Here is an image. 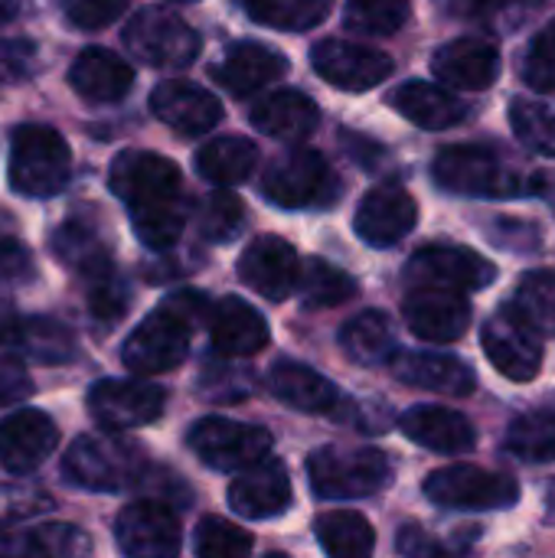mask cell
Segmentation results:
<instances>
[{
  "mask_svg": "<svg viewBox=\"0 0 555 558\" xmlns=\"http://www.w3.org/2000/svg\"><path fill=\"white\" fill-rule=\"evenodd\" d=\"M52 252L62 265H69L72 271H79L82 278H92L98 275L101 268L111 265V252H108V242L101 239V232L72 216L65 219L56 232H52Z\"/></svg>",
  "mask_w": 555,
  "mask_h": 558,
  "instance_id": "obj_33",
  "label": "cell"
},
{
  "mask_svg": "<svg viewBox=\"0 0 555 558\" xmlns=\"http://www.w3.org/2000/svg\"><path fill=\"white\" fill-rule=\"evenodd\" d=\"M298 252L281 239V235H262L252 245H245L239 258V278L245 288L268 301H285L298 288Z\"/></svg>",
  "mask_w": 555,
  "mask_h": 558,
  "instance_id": "obj_18",
  "label": "cell"
},
{
  "mask_svg": "<svg viewBox=\"0 0 555 558\" xmlns=\"http://www.w3.org/2000/svg\"><path fill=\"white\" fill-rule=\"evenodd\" d=\"M311 490L321 500H360L393 481V464L376 448H321L307 458Z\"/></svg>",
  "mask_w": 555,
  "mask_h": 558,
  "instance_id": "obj_5",
  "label": "cell"
},
{
  "mask_svg": "<svg viewBox=\"0 0 555 558\" xmlns=\"http://www.w3.org/2000/svg\"><path fill=\"white\" fill-rule=\"evenodd\" d=\"M111 193L131 209V226L137 239L164 252L186 226V199L180 167L150 150H124L114 157L108 173Z\"/></svg>",
  "mask_w": 555,
  "mask_h": 558,
  "instance_id": "obj_1",
  "label": "cell"
},
{
  "mask_svg": "<svg viewBox=\"0 0 555 558\" xmlns=\"http://www.w3.org/2000/svg\"><path fill=\"white\" fill-rule=\"evenodd\" d=\"M399 428L409 441L438 454H468L478 445L474 425L445 405H415L399 418Z\"/></svg>",
  "mask_w": 555,
  "mask_h": 558,
  "instance_id": "obj_26",
  "label": "cell"
},
{
  "mask_svg": "<svg viewBox=\"0 0 555 558\" xmlns=\"http://www.w3.org/2000/svg\"><path fill=\"white\" fill-rule=\"evenodd\" d=\"M402 317L419 340L455 343L464 337V330L471 324V304L461 291L415 288L402 304Z\"/></svg>",
  "mask_w": 555,
  "mask_h": 558,
  "instance_id": "obj_16",
  "label": "cell"
},
{
  "mask_svg": "<svg viewBox=\"0 0 555 558\" xmlns=\"http://www.w3.org/2000/svg\"><path fill=\"white\" fill-rule=\"evenodd\" d=\"M311 62L324 82L343 92H366L393 75V59L386 52L350 39H321L311 49Z\"/></svg>",
  "mask_w": 555,
  "mask_h": 558,
  "instance_id": "obj_15",
  "label": "cell"
},
{
  "mask_svg": "<svg viewBox=\"0 0 555 558\" xmlns=\"http://www.w3.org/2000/svg\"><path fill=\"white\" fill-rule=\"evenodd\" d=\"M514 304L543 330H555V268L550 271H533L520 281V291Z\"/></svg>",
  "mask_w": 555,
  "mask_h": 558,
  "instance_id": "obj_45",
  "label": "cell"
},
{
  "mask_svg": "<svg viewBox=\"0 0 555 558\" xmlns=\"http://www.w3.org/2000/svg\"><path fill=\"white\" fill-rule=\"evenodd\" d=\"M523 78L536 92H555V20L540 29L523 59Z\"/></svg>",
  "mask_w": 555,
  "mask_h": 558,
  "instance_id": "obj_46",
  "label": "cell"
},
{
  "mask_svg": "<svg viewBox=\"0 0 555 558\" xmlns=\"http://www.w3.org/2000/svg\"><path fill=\"white\" fill-rule=\"evenodd\" d=\"M229 507L242 520H272L291 507V477L281 461L262 458L239 471L229 484Z\"/></svg>",
  "mask_w": 555,
  "mask_h": 558,
  "instance_id": "obj_17",
  "label": "cell"
},
{
  "mask_svg": "<svg viewBox=\"0 0 555 558\" xmlns=\"http://www.w3.org/2000/svg\"><path fill=\"white\" fill-rule=\"evenodd\" d=\"M307 307H337L357 294V281L324 258H307L298 271V288Z\"/></svg>",
  "mask_w": 555,
  "mask_h": 558,
  "instance_id": "obj_37",
  "label": "cell"
},
{
  "mask_svg": "<svg viewBox=\"0 0 555 558\" xmlns=\"http://www.w3.org/2000/svg\"><path fill=\"white\" fill-rule=\"evenodd\" d=\"M72 173V154L59 131L43 124H23L10 141V186L16 196L46 199L65 186Z\"/></svg>",
  "mask_w": 555,
  "mask_h": 558,
  "instance_id": "obj_4",
  "label": "cell"
},
{
  "mask_svg": "<svg viewBox=\"0 0 555 558\" xmlns=\"http://www.w3.org/2000/svg\"><path fill=\"white\" fill-rule=\"evenodd\" d=\"M288 59L265 43H236L213 69V82L236 98H249L272 82L285 78Z\"/></svg>",
  "mask_w": 555,
  "mask_h": 558,
  "instance_id": "obj_23",
  "label": "cell"
},
{
  "mask_svg": "<svg viewBox=\"0 0 555 558\" xmlns=\"http://www.w3.org/2000/svg\"><path fill=\"white\" fill-rule=\"evenodd\" d=\"M118 549L131 558H167L180 553V523L170 504L137 500L114 520Z\"/></svg>",
  "mask_w": 555,
  "mask_h": 558,
  "instance_id": "obj_14",
  "label": "cell"
},
{
  "mask_svg": "<svg viewBox=\"0 0 555 558\" xmlns=\"http://www.w3.org/2000/svg\"><path fill=\"white\" fill-rule=\"evenodd\" d=\"M389 105L412 121L415 128L425 131H448L455 124H461L468 118V105L448 92L445 85H432V82H406L389 95Z\"/></svg>",
  "mask_w": 555,
  "mask_h": 558,
  "instance_id": "obj_27",
  "label": "cell"
},
{
  "mask_svg": "<svg viewBox=\"0 0 555 558\" xmlns=\"http://www.w3.org/2000/svg\"><path fill=\"white\" fill-rule=\"evenodd\" d=\"M49 510V497L36 487H16L7 484L0 487V520H23L29 513Z\"/></svg>",
  "mask_w": 555,
  "mask_h": 558,
  "instance_id": "obj_49",
  "label": "cell"
},
{
  "mask_svg": "<svg viewBox=\"0 0 555 558\" xmlns=\"http://www.w3.org/2000/svg\"><path fill=\"white\" fill-rule=\"evenodd\" d=\"M252 124L275 141H304L321 124V111L304 92L285 88L252 108Z\"/></svg>",
  "mask_w": 555,
  "mask_h": 558,
  "instance_id": "obj_31",
  "label": "cell"
},
{
  "mask_svg": "<svg viewBox=\"0 0 555 558\" xmlns=\"http://www.w3.org/2000/svg\"><path fill=\"white\" fill-rule=\"evenodd\" d=\"M432 72L445 88H461V92H481L497 82L500 75V52L494 43L481 36H461L445 43L432 56Z\"/></svg>",
  "mask_w": 555,
  "mask_h": 558,
  "instance_id": "obj_21",
  "label": "cell"
},
{
  "mask_svg": "<svg viewBox=\"0 0 555 558\" xmlns=\"http://www.w3.org/2000/svg\"><path fill=\"white\" fill-rule=\"evenodd\" d=\"M124 46L134 52L137 62L154 69H183L203 49L196 29L164 7L137 10L134 20L124 26Z\"/></svg>",
  "mask_w": 555,
  "mask_h": 558,
  "instance_id": "obj_7",
  "label": "cell"
},
{
  "mask_svg": "<svg viewBox=\"0 0 555 558\" xmlns=\"http://www.w3.org/2000/svg\"><path fill=\"white\" fill-rule=\"evenodd\" d=\"M131 0H62L65 16L82 26V29H101L108 23H114Z\"/></svg>",
  "mask_w": 555,
  "mask_h": 558,
  "instance_id": "obj_47",
  "label": "cell"
},
{
  "mask_svg": "<svg viewBox=\"0 0 555 558\" xmlns=\"http://www.w3.org/2000/svg\"><path fill=\"white\" fill-rule=\"evenodd\" d=\"M500 3H507V0H455V7H458V10H464V13H484V10H497Z\"/></svg>",
  "mask_w": 555,
  "mask_h": 558,
  "instance_id": "obj_53",
  "label": "cell"
},
{
  "mask_svg": "<svg viewBox=\"0 0 555 558\" xmlns=\"http://www.w3.org/2000/svg\"><path fill=\"white\" fill-rule=\"evenodd\" d=\"M389 366H393L399 383L435 392V396L464 399L478 386L474 369L468 363H461L458 356H448V353H425V350H402L399 353L396 350Z\"/></svg>",
  "mask_w": 555,
  "mask_h": 558,
  "instance_id": "obj_22",
  "label": "cell"
},
{
  "mask_svg": "<svg viewBox=\"0 0 555 558\" xmlns=\"http://www.w3.org/2000/svg\"><path fill=\"white\" fill-rule=\"evenodd\" d=\"M209 340L222 356H252L268 343L265 317L242 298H219L209 314Z\"/></svg>",
  "mask_w": 555,
  "mask_h": 558,
  "instance_id": "obj_25",
  "label": "cell"
},
{
  "mask_svg": "<svg viewBox=\"0 0 555 558\" xmlns=\"http://www.w3.org/2000/svg\"><path fill=\"white\" fill-rule=\"evenodd\" d=\"M36 62V46L29 39H0V82H16L29 75Z\"/></svg>",
  "mask_w": 555,
  "mask_h": 558,
  "instance_id": "obj_50",
  "label": "cell"
},
{
  "mask_svg": "<svg viewBox=\"0 0 555 558\" xmlns=\"http://www.w3.org/2000/svg\"><path fill=\"white\" fill-rule=\"evenodd\" d=\"M314 533H317L321 549L334 558H366L376 546L373 526L366 523V517L353 510H330L317 517Z\"/></svg>",
  "mask_w": 555,
  "mask_h": 558,
  "instance_id": "obj_36",
  "label": "cell"
},
{
  "mask_svg": "<svg viewBox=\"0 0 555 558\" xmlns=\"http://www.w3.org/2000/svg\"><path fill=\"white\" fill-rule=\"evenodd\" d=\"M59 445L56 422L39 409H20L0 422V464L10 474L36 471Z\"/></svg>",
  "mask_w": 555,
  "mask_h": 558,
  "instance_id": "obj_19",
  "label": "cell"
},
{
  "mask_svg": "<svg viewBox=\"0 0 555 558\" xmlns=\"http://www.w3.org/2000/svg\"><path fill=\"white\" fill-rule=\"evenodd\" d=\"M62 477L92 494H118L147 477V454L141 445L118 438V432L82 435L62 458Z\"/></svg>",
  "mask_w": 555,
  "mask_h": 558,
  "instance_id": "obj_3",
  "label": "cell"
},
{
  "mask_svg": "<svg viewBox=\"0 0 555 558\" xmlns=\"http://www.w3.org/2000/svg\"><path fill=\"white\" fill-rule=\"evenodd\" d=\"M173 3H196V0H173Z\"/></svg>",
  "mask_w": 555,
  "mask_h": 558,
  "instance_id": "obj_55",
  "label": "cell"
},
{
  "mask_svg": "<svg viewBox=\"0 0 555 558\" xmlns=\"http://www.w3.org/2000/svg\"><path fill=\"white\" fill-rule=\"evenodd\" d=\"M29 396H33V379L23 369V363H16L10 356H0V409L16 405V402H23Z\"/></svg>",
  "mask_w": 555,
  "mask_h": 558,
  "instance_id": "obj_51",
  "label": "cell"
},
{
  "mask_svg": "<svg viewBox=\"0 0 555 558\" xmlns=\"http://www.w3.org/2000/svg\"><path fill=\"white\" fill-rule=\"evenodd\" d=\"M0 347L16 350L36 363H69L75 356V337L52 317H16L0 327Z\"/></svg>",
  "mask_w": 555,
  "mask_h": 558,
  "instance_id": "obj_28",
  "label": "cell"
},
{
  "mask_svg": "<svg viewBox=\"0 0 555 558\" xmlns=\"http://www.w3.org/2000/svg\"><path fill=\"white\" fill-rule=\"evenodd\" d=\"M252 546H255L252 536L222 517L200 520L196 536H193V553L200 558H242L252 553Z\"/></svg>",
  "mask_w": 555,
  "mask_h": 558,
  "instance_id": "obj_42",
  "label": "cell"
},
{
  "mask_svg": "<svg viewBox=\"0 0 555 558\" xmlns=\"http://www.w3.org/2000/svg\"><path fill=\"white\" fill-rule=\"evenodd\" d=\"M258 163V147L245 137H216L196 150V173L216 186L242 183Z\"/></svg>",
  "mask_w": 555,
  "mask_h": 558,
  "instance_id": "obj_35",
  "label": "cell"
},
{
  "mask_svg": "<svg viewBox=\"0 0 555 558\" xmlns=\"http://www.w3.org/2000/svg\"><path fill=\"white\" fill-rule=\"evenodd\" d=\"M245 13L272 29H314L327 20L330 0H242Z\"/></svg>",
  "mask_w": 555,
  "mask_h": 558,
  "instance_id": "obj_38",
  "label": "cell"
},
{
  "mask_svg": "<svg viewBox=\"0 0 555 558\" xmlns=\"http://www.w3.org/2000/svg\"><path fill=\"white\" fill-rule=\"evenodd\" d=\"M409 0H347L343 26L357 36H393L409 23Z\"/></svg>",
  "mask_w": 555,
  "mask_h": 558,
  "instance_id": "obj_40",
  "label": "cell"
},
{
  "mask_svg": "<svg viewBox=\"0 0 555 558\" xmlns=\"http://www.w3.org/2000/svg\"><path fill=\"white\" fill-rule=\"evenodd\" d=\"M242 216H245V209H242L239 196H232L226 190L203 196L196 206V226L206 242H229L242 229Z\"/></svg>",
  "mask_w": 555,
  "mask_h": 558,
  "instance_id": "obj_43",
  "label": "cell"
},
{
  "mask_svg": "<svg viewBox=\"0 0 555 558\" xmlns=\"http://www.w3.org/2000/svg\"><path fill=\"white\" fill-rule=\"evenodd\" d=\"M265 196L281 209H304V206H324L334 199L337 177L324 154L317 150H291L265 170L262 180Z\"/></svg>",
  "mask_w": 555,
  "mask_h": 558,
  "instance_id": "obj_10",
  "label": "cell"
},
{
  "mask_svg": "<svg viewBox=\"0 0 555 558\" xmlns=\"http://www.w3.org/2000/svg\"><path fill=\"white\" fill-rule=\"evenodd\" d=\"M150 111L173 131L180 134H206L219 124L222 105L213 92L200 88L196 82L186 78H170L160 82L150 92Z\"/></svg>",
  "mask_w": 555,
  "mask_h": 558,
  "instance_id": "obj_24",
  "label": "cell"
},
{
  "mask_svg": "<svg viewBox=\"0 0 555 558\" xmlns=\"http://www.w3.org/2000/svg\"><path fill=\"white\" fill-rule=\"evenodd\" d=\"M415 219H419V206L406 190L376 186L363 196L357 219H353V229L366 245L389 248L415 229Z\"/></svg>",
  "mask_w": 555,
  "mask_h": 558,
  "instance_id": "obj_20",
  "label": "cell"
},
{
  "mask_svg": "<svg viewBox=\"0 0 555 558\" xmlns=\"http://www.w3.org/2000/svg\"><path fill=\"white\" fill-rule=\"evenodd\" d=\"M399 553H402V556H435V553H438V546H435V543H429L422 530L406 526V530H402V536H399Z\"/></svg>",
  "mask_w": 555,
  "mask_h": 558,
  "instance_id": "obj_52",
  "label": "cell"
},
{
  "mask_svg": "<svg viewBox=\"0 0 555 558\" xmlns=\"http://www.w3.org/2000/svg\"><path fill=\"white\" fill-rule=\"evenodd\" d=\"M69 85L88 101H121L134 85V69L121 56L95 46L75 56L69 69Z\"/></svg>",
  "mask_w": 555,
  "mask_h": 558,
  "instance_id": "obj_29",
  "label": "cell"
},
{
  "mask_svg": "<svg viewBox=\"0 0 555 558\" xmlns=\"http://www.w3.org/2000/svg\"><path fill=\"white\" fill-rule=\"evenodd\" d=\"M92 553L85 530L72 523H43L23 533H0V558H79Z\"/></svg>",
  "mask_w": 555,
  "mask_h": 558,
  "instance_id": "obj_32",
  "label": "cell"
},
{
  "mask_svg": "<svg viewBox=\"0 0 555 558\" xmlns=\"http://www.w3.org/2000/svg\"><path fill=\"white\" fill-rule=\"evenodd\" d=\"M340 347L343 353L360 363V366H383L393 360L396 347V330L393 320L383 311H363L357 314L343 330H340Z\"/></svg>",
  "mask_w": 555,
  "mask_h": 558,
  "instance_id": "obj_34",
  "label": "cell"
},
{
  "mask_svg": "<svg viewBox=\"0 0 555 558\" xmlns=\"http://www.w3.org/2000/svg\"><path fill=\"white\" fill-rule=\"evenodd\" d=\"M481 343L497 373L514 383H530L543 366V333L517 304L500 307L484 324Z\"/></svg>",
  "mask_w": 555,
  "mask_h": 558,
  "instance_id": "obj_8",
  "label": "cell"
},
{
  "mask_svg": "<svg viewBox=\"0 0 555 558\" xmlns=\"http://www.w3.org/2000/svg\"><path fill=\"white\" fill-rule=\"evenodd\" d=\"M510 124L530 150L543 157H555V101H546V98L514 101Z\"/></svg>",
  "mask_w": 555,
  "mask_h": 558,
  "instance_id": "obj_41",
  "label": "cell"
},
{
  "mask_svg": "<svg viewBox=\"0 0 555 558\" xmlns=\"http://www.w3.org/2000/svg\"><path fill=\"white\" fill-rule=\"evenodd\" d=\"M209 314L200 291L170 294L154 314H147L124 340L121 360L134 376H160L186 360L193 327Z\"/></svg>",
  "mask_w": 555,
  "mask_h": 558,
  "instance_id": "obj_2",
  "label": "cell"
},
{
  "mask_svg": "<svg viewBox=\"0 0 555 558\" xmlns=\"http://www.w3.org/2000/svg\"><path fill=\"white\" fill-rule=\"evenodd\" d=\"M167 392L147 379H101L88 389V415L105 432H131L160 418Z\"/></svg>",
  "mask_w": 555,
  "mask_h": 558,
  "instance_id": "obj_13",
  "label": "cell"
},
{
  "mask_svg": "<svg viewBox=\"0 0 555 558\" xmlns=\"http://www.w3.org/2000/svg\"><path fill=\"white\" fill-rule=\"evenodd\" d=\"M432 177L442 190L458 196H527L530 190L517 170L481 144L445 147L432 163Z\"/></svg>",
  "mask_w": 555,
  "mask_h": 558,
  "instance_id": "obj_6",
  "label": "cell"
},
{
  "mask_svg": "<svg viewBox=\"0 0 555 558\" xmlns=\"http://www.w3.org/2000/svg\"><path fill=\"white\" fill-rule=\"evenodd\" d=\"M425 497L448 510H507L520 500V484L510 474L451 464L425 481Z\"/></svg>",
  "mask_w": 555,
  "mask_h": 558,
  "instance_id": "obj_9",
  "label": "cell"
},
{
  "mask_svg": "<svg viewBox=\"0 0 555 558\" xmlns=\"http://www.w3.org/2000/svg\"><path fill=\"white\" fill-rule=\"evenodd\" d=\"M268 389L288 409H298V412H307V415L334 412L337 402H340V392L327 376H321L317 369H311L304 363H291V360H281V363L272 366Z\"/></svg>",
  "mask_w": 555,
  "mask_h": 558,
  "instance_id": "obj_30",
  "label": "cell"
},
{
  "mask_svg": "<svg viewBox=\"0 0 555 558\" xmlns=\"http://www.w3.org/2000/svg\"><path fill=\"white\" fill-rule=\"evenodd\" d=\"M507 451L527 464H550L555 461V415L553 412H530L520 415L507 428Z\"/></svg>",
  "mask_w": 555,
  "mask_h": 558,
  "instance_id": "obj_39",
  "label": "cell"
},
{
  "mask_svg": "<svg viewBox=\"0 0 555 558\" xmlns=\"http://www.w3.org/2000/svg\"><path fill=\"white\" fill-rule=\"evenodd\" d=\"M406 278L415 288H445L468 294L494 284L497 268L484 255L461 245H425L409 258Z\"/></svg>",
  "mask_w": 555,
  "mask_h": 558,
  "instance_id": "obj_12",
  "label": "cell"
},
{
  "mask_svg": "<svg viewBox=\"0 0 555 558\" xmlns=\"http://www.w3.org/2000/svg\"><path fill=\"white\" fill-rule=\"evenodd\" d=\"M33 268V258L26 252V245L10 232L7 216H0V284H13L23 281Z\"/></svg>",
  "mask_w": 555,
  "mask_h": 558,
  "instance_id": "obj_48",
  "label": "cell"
},
{
  "mask_svg": "<svg viewBox=\"0 0 555 558\" xmlns=\"http://www.w3.org/2000/svg\"><path fill=\"white\" fill-rule=\"evenodd\" d=\"M16 10H20V0H0V26L10 23L16 16Z\"/></svg>",
  "mask_w": 555,
  "mask_h": 558,
  "instance_id": "obj_54",
  "label": "cell"
},
{
  "mask_svg": "<svg viewBox=\"0 0 555 558\" xmlns=\"http://www.w3.org/2000/svg\"><path fill=\"white\" fill-rule=\"evenodd\" d=\"M85 284H88V311L101 320V324H118L124 314H128V307H131V291H128V284H124V278L114 271V265H108V268H101L98 275H92V278H85Z\"/></svg>",
  "mask_w": 555,
  "mask_h": 558,
  "instance_id": "obj_44",
  "label": "cell"
},
{
  "mask_svg": "<svg viewBox=\"0 0 555 558\" xmlns=\"http://www.w3.org/2000/svg\"><path fill=\"white\" fill-rule=\"evenodd\" d=\"M186 441L190 451L213 471H242L272 451V432L229 418H200Z\"/></svg>",
  "mask_w": 555,
  "mask_h": 558,
  "instance_id": "obj_11",
  "label": "cell"
}]
</instances>
